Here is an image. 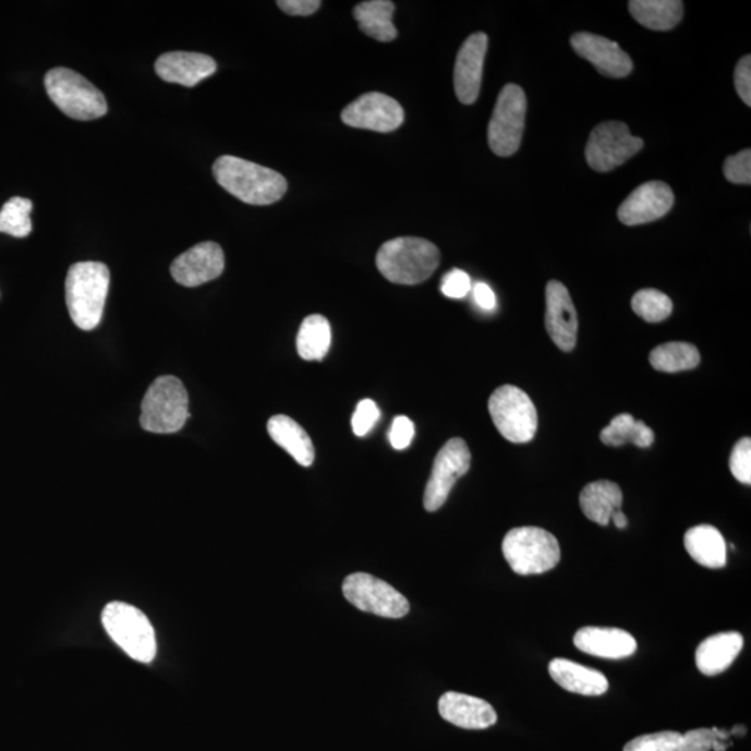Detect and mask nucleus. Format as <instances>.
<instances>
[{"instance_id": "obj_1", "label": "nucleus", "mask_w": 751, "mask_h": 751, "mask_svg": "<svg viewBox=\"0 0 751 751\" xmlns=\"http://www.w3.org/2000/svg\"><path fill=\"white\" fill-rule=\"evenodd\" d=\"M214 175L227 193L250 205L275 204L289 189L287 180L276 170L230 155L216 160Z\"/></svg>"}, {"instance_id": "obj_2", "label": "nucleus", "mask_w": 751, "mask_h": 751, "mask_svg": "<svg viewBox=\"0 0 751 751\" xmlns=\"http://www.w3.org/2000/svg\"><path fill=\"white\" fill-rule=\"evenodd\" d=\"M110 284L109 267L100 262H78L65 277V304L78 329H97L102 320Z\"/></svg>"}, {"instance_id": "obj_3", "label": "nucleus", "mask_w": 751, "mask_h": 751, "mask_svg": "<svg viewBox=\"0 0 751 751\" xmlns=\"http://www.w3.org/2000/svg\"><path fill=\"white\" fill-rule=\"evenodd\" d=\"M440 259V251L431 241L417 237H400L381 245L377 252L376 265L391 283L415 286L435 274Z\"/></svg>"}, {"instance_id": "obj_4", "label": "nucleus", "mask_w": 751, "mask_h": 751, "mask_svg": "<svg viewBox=\"0 0 751 751\" xmlns=\"http://www.w3.org/2000/svg\"><path fill=\"white\" fill-rule=\"evenodd\" d=\"M190 417L189 392L174 376L158 377L141 405V426L155 435H171L184 427Z\"/></svg>"}, {"instance_id": "obj_5", "label": "nucleus", "mask_w": 751, "mask_h": 751, "mask_svg": "<svg viewBox=\"0 0 751 751\" xmlns=\"http://www.w3.org/2000/svg\"><path fill=\"white\" fill-rule=\"evenodd\" d=\"M502 554L512 571L522 577L552 571L561 559L557 537L534 526L511 529L504 537Z\"/></svg>"}, {"instance_id": "obj_6", "label": "nucleus", "mask_w": 751, "mask_h": 751, "mask_svg": "<svg viewBox=\"0 0 751 751\" xmlns=\"http://www.w3.org/2000/svg\"><path fill=\"white\" fill-rule=\"evenodd\" d=\"M48 97L69 118L95 120L108 113L105 95L82 74L65 68L49 70L45 75Z\"/></svg>"}, {"instance_id": "obj_7", "label": "nucleus", "mask_w": 751, "mask_h": 751, "mask_svg": "<svg viewBox=\"0 0 751 751\" xmlns=\"http://www.w3.org/2000/svg\"><path fill=\"white\" fill-rule=\"evenodd\" d=\"M102 623L113 642L135 662L148 664L156 655V637L153 623L138 608L114 602L102 613Z\"/></svg>"}, {"instance_id": "obj_8", "label": "nucleus", "mask_w": 751, "mask_h": 751, "mask_svg": "<svg viewBox=\"0 0 751 751\" xmlns=\"http://www.w3.org/2000/svg\"><path fill=\"white\" fill-rule=\"evenodd\" d=\"M488 412L506 440L525 445L536 436V407L521 388L511 385L498 387L488 400Z\"/></svg>"}, {"instance_id": "obj_9", "label": "nucleus", "mask_w": 751, "mask_h": 751, "mask_svg": "<svg viewBox=\"0 0 751 751\" xmlns=\"http://www.w3.org/2000/svg\"><path fill=\"white\" fill-rule=\"evenodd\" d=\"M526 95L517 84H507L498 95L496 108L488 123V145L497 156H511L522 143L525 130Z\"/></svg>"}, {"instance_id": "obj_10", "label": "nucleus", "mask_w": 751, "mask_h": 751, "mask_svg": "<svg viewBox=\"0 0 751 751\" xmlns=\"http://www.w3.org/2000/svg\"><path fill=\"white\" fill-rule=\"evenodd\" d=\"M342 593L352 606L377 617L398 619L410 613V602L379 578L370 573H352L342 583Z\"/></svg>"}, {"instance_id": "obj_11", "label": "nucleus", "mask_w": 751, "mask_h": 751, "mask_svg": "<svg viewBox=\"0 0 751 751\" xmlns=\"http://www.w3.org/2000/svg\"><path fill=\"white\" fill-rule=\"evenodd\" d=\"M643 146V140L633 137L627 124L606 122L592 131L584 154L590 168L607 173L633 158Z\"/></svg>"}, {"instance_id": "obj_12", "label": "nucleus", "mask_w": 751, "mask_h": 751, "mask_svg": "<svg viewBox=\"0 0 751 751\" xmlns=\"http://www.w3.org/2000/svg\"><path fill=\"white\" fill-rule=\"evenodd\" d=\"M472 456L465 440L451 438L438 451L428 479L423 506L427 512H436L445 506L458 479L471 469Z\"/></svg>"}, {"instance_id": "obj_13", "label": "nucleus", "mask_w": 751, "mask_h": 751, "mask_svg": "<svg viewBox=\"0 0 751 751\" xmlns=\"http://www.w3.org/2000/svg\"><path fill=\"white\" fill-rule=\"evenodd\" d=\"M405 113L395 98L380 93L361 95L341 113L342 123L350 128L391 133L404 123Z\"/></svg>"}, {"instance_id": "obj_14", "label": "nucleus", "mask_w": 751, "mask_h": 751, "mask_svg": "<svg viewBox=\"0 0 751 751\" xmlns=\"http://www.w3.org/2000/svg\"><path fill=\"white\" fill-rule=\"evenodd\" d=\"M675 203L674 191L663 181H649L639 185L618 209V219L625 226H640L664 218Z\"/></svg>"}, {"instance_id": "obj_15", "label": "nucleus", "mask_w": 751, "mask_h": 751, "mask_svg": "<svg viewBox=\"0 0 751 751\" xmlns=\"http://www.w3.org/2000/svg\"><path fill=\"white\" fill-rule=\"evenodd\" d=\"M546 329L554 344L564 352H571L577 346L579 319L577 307L566 286L557 280L546 287Z\"/></svg>"}, {"instance_id": "obj_16", "label": "nucleus", "mask_w": 751, "mask_h": 751, "mask_svg": "<svg viewBox=\"0 0 751 751\" xmlns=\"http://www.w3.org/2000/svg\"><path fill=\"white\" fill-rule=\"evenodd\" d=\"M225 270L221 246L211 241L185 251L170 266L171 277L184 287H198L218 279Z\"/></svg>"}, {"instance_id": "obj_17", "label": "nucleus", "mask_w": 751, "mask_h": 751, "mask_svg": "<svg viewBox=\"0 0 751 751\" xmlns=\"http://www.w3.org/2000/svg\"><path fill=\"white\" fill-rule=\"evenodd\" d=\"M487 47V35L476 33L463 43L458 52L456 70H453V87H456L458 99L463 105L475 104L481 94Z\"/></svg>"}, {"instance_id": "obj_18", "label": "nucleus", "mask_w": 751, "mask_h": 751, "mask_svg": "<svg viewBox=\"0 0 751 751\" xmlns=\"http://www.w3.org/2000/svg\"><path fill=\"white\" fill-rule=\"evenodd\" d=\"M571 45L574 52L592 63L599 74L623 78L632 73V59L611 39L596 34L578 33L571 38Z\"/></svg>"}, {"instance_id": "obj_19", "label": "nucleus", "mask_w": 751, "mask_h": 751, "mask_svg": "<svg viewBox=\"0 0 751 751\" xmlns=\"http://www.w3.org/2000/svg\"><path fill=\"white\" fill-rule=\"evenodd\" d=\"M155 70L166 83L195 87L214 75L218 64L204 53L169 52L156 60Z\"/></svg>"}, {"instance_id": "obj_20", "label": "nucleus", "mask_w": 751, "mask_h": 751, "mask_svg": "<svg viewBox=\"0 0 751 751\" xmlns=\"http://www.w3.org/2000/svg\"><path fill=\"white\" fill-rule=\"evenodd\" d=\"M438 713L456 727L487 729L497 723V713L486 700L473 695L447 692L438 700Z\"/></svg>"}, {"instance_id": "obj_21", "label": "nucleus", "mask_w": 751, "mask_h": 751, "mask_svg": "<svg viewBox=\"0 0 751 751\" xmlns=\"http://www.w3.org/2000/svg\"><path fill=\"white\" fill-rule=\"evenodd\" d=\"M574 646L582 653L608 659L628 658L637 653V639L618 628L586 627L573 638Z\"/></svg>"}, {"instance_id": "obj_22", "label": "nucleus", "mask_w": 751, "mask_h": 751, "mask_svg": "<svg viewBox=\"0 0 751 751\" xmlns=\"http://www.w3.org/2000/svg\"><path fill=\"white\" fill-rule=\"evenodd\" d=\"M744 639L739 632H720L700 643L695 665L705 677L725 673L742 652Z\"/></svg>"}, {"instance_id": "obj_23", "label": "nucleus", "mask_w": 751, "mask_h": 751, "mask_svg": "<svg viewBox=\"0 0 751 751\" xmlns=\"http://www.w3.org/2000/svg\"><path fill=\"white\" fill-rule=\"evenodd\" d=\"M549 677L568 692L582 695L607 693L608 680L599 670L584 667L567 658L553 659L548 665Z\"/></svg>"}, {"instance_id": "obj_24", "label": "nucleus", "mask_w": 751, "mask_h": 751, "mask_svg": "<svg viewBox=\"0 0 751 751\" xmlns=\"http://www.w3.org/2000/svg\"><path fill=\"white\" fill-rule=\"evenodd\" d=\"M271 440L290 453L301 467L310 468L315 461V447L304 427L290 416L276 415L267 422Z\"/></svg>"}, {"instance_id": "obj_25", "label": "nucleus", "mask_w": 751, "mask_h": 751, "mask_svg": "<svg viewBox=\"0 0 751 751\" xmlns=\"http://www.w3.org/2000/svg\"><path fill=\"white\" fill-rule=\"evenodd\" d=\"M622 502L621 487L609 481L589 483L579 496L584 516L599 526H607L611 522L613 513L621 509Z\"/></svg>"}, {"instance_id": "obj_26", "label": "nucleus", "mask_w": 751, "mask_h": 751, "mask_svg": "<svg viewBox=\"0 0 751 751\" xmlns=\"http://www.w3.org/2000/svg\"><path fill=\"white\" fill-rule=\"evenodd\" d=\"M685 548L699 566L710 569L727 566V543L717 528L699 525L689 529L685 534Z\"/></svg>"}, {"instance_id": "obj_27", "label": "nucleus", "mask_w": 751, "mask_h": 751, "mask_svg": "<svg viewBox=\"0 0 751 751\" xmlns=\"http://www.w3.org/2000/svg\"><path fill=\"white\" fill-rule=\"evenodd\" d=\"M396 4L390 0H370L362 2L354 9V17L360 24L361 32L367 37L380 43H391L397 38L398 32L392 16Z\"/></svg>"}, {"instance_id": "obj_28", "label": "nucleus", "mask_w": 751, "mask_h": 751, "mask_svg": "<svg viewBox=\"0 0 751 751\" xmlns=\"http://www.w3.org/2000/svg\"><path fill=\"white\" fill-rule=\"evenodd\" d=\"M629 12L643 27L669 32L682 20L683 3L680 0H632Z\"/></svg>"}, {"instance_id": "obj_29", "label": "nucleus", "mask_w": 751, "mask_h": 751, "mask_svg": "<svg viewBox=\"0 0 751 751\" xmlns=\"http://www.w3.org/2000/svg\"><path fill=\"white\" fill-rule=\"evenodd\" d=\"M654 432L646 423L637 421L630 413L615 416L607 427L599 433V440L609 447L630 445L647 448L654 443Z\"/></svg>"}, {"instance_id": "obj_30", "label": "nucleus", "mask_w": 751, "mask_h": 751, "mask_svg": "<svg viewBox=\"0 0 751 751\" xmlns=\"http://www.w3.org/2000/svg\"><path fill=\"white\" fill-rule=\"evenodd\" d=\"M331 346V327L322 315L305 317L296 336V351L302 360L322 361Z\"/></svg>"}, {"instance_id": "obj_31", "label": "nucleus", "mask_w": 751, "mask_h": 751, "mask_svg": "<svg viewBox=\"0 0 751 751\" xmlns=\"http://www.w3.org/2000/svg\"><path fill=\"white\" fill-rule=\"evenodd\" d=\"M650 364L655 371L664 373L690 371L700 364V352L698 347L689 342H667L654 348L650 354Z\"/></svg>"}, {"instance_id": "obj_32", "label": "nucleus", "mask_w": 751, "mask_h": 751, "mask_svg": "<svg viewBox=\"0 0 751 751\" xmlns=\"http://www.w3.org/2000/svg\"><path fill=\"white\" fill-rule=\"evenodd\" d=\"M33 210V203L22 196H14L3 205L0 210V233L24 239L32 234L33 223L29 214Z\"/></svg>"}, {"instance_id": "obj_33", "label": "nucleus", "mask_w": 751, "mask_h": 751, "mask_svg": "<svg viewBox=\"0 0 751 751\" xmlns=\"http://www.w3.org/2000/svg\"><path fill=\"white\" fill-rule=\"evenodd\" d=\"M632 310L634 314L642 317L649 324H659L668 319L673 314L674 305L667 294L664 292L646 289L640 290L632 299Z\"/></svg>"}, {"instance_id": "obj_34", "label": "nucleus", "mask_w": 751, "mask_h": 751, "mask_svg": "<svg viewBox=\"0 0 751 751\" xmlns=\"http://www.w3.org/2000/svg\"><path fill=\"white\" fill-rule=\"evenodd\" d=\"M623 751H683L682 734L664 730L638 736L625 744Z\"/></svg>"}, {"instance_id": "obj_35", "label": "nucleus", "mask_w": 751, "mask_h": 751, "mask_svg": "<svg viewBox=\"0 0 751 751\" xmlns=\"http://www.w3.org/2000/svg\"><path fill=\"white\" fill-rule=\"evenodd\" d=\"M682 738L683 751H724L728 748L724 743L728 735L717 728L689 730Z\"/></svg>"}, {"instance_id": "obj_36", "label": "nucleus", "mask_w": 751, "mask_h": 751, "mask_svg": "<svg viewBox=\"0 0 751 751\" xmlns=\"http://www.w3.org/2000/svg\"><path fill=\"white\" fill-rule=\"evenodd\" d=\"M730 472H732L736 481L743 483V485H751V440L750 437H744L738 441L730 453L729 460Z\"/></svg>"}, {"instance_id": "obj_37", "label": "nucleus", "mask_w": 751, "mask_h": 751, "mask_svg": "<svg viewBox=\"0 0 751 751\" xmlns=\"http://www.w3.org/2000/svg\"><path fill=\"white\" fill-rule=\"evenodd\" d=\"M725 179L732 184L750 185L751 183V153L743 149L742 153L729 156L724 163Z\"/></svg>"}, {"instance_id": "obj_38", "label": "nucleus", "mask_w": 751, "mask_h": 751, "mask_svg": "<svg viewBox=\"0 0 751 751\" xmlns=\"http://www.w3.org/2000/svg\"><path fill=\"white\" fill-rule=\"evenodd\" d=\"M380 411L377 408L376 402L372 400H362L360 404L356 405L354 415H352V431H354L355 436L364 437L375 427L376 423L379 422Z\"/></svg>"}, {"instance_id": "obj_39", "label": "nucleus", "mask_w": 751, "mask_h": 751, "mask_svg": "<svg viewBox=\"0 0 751 751\" xmlns=\"http://www.w3.org/2000/svg\"><path fill=\"white\" fill-rule=\"evenodd\" d=\"M440 289L448 299L461 300L472 289L471 277L461 269H452L443 277Z\"/></svg>"}, {"instance_id": "obj_40", "label": "nucleus", "mask_w": 751, "mask_h": 751, "mask_svg": "<svg viewBox=\"0 0 751 751\" xmlns=\"http://www.w3.org/2000/svg\"><path fill=\"white\" fill-rule=\"evenodd\" d=\"M413 436H415V425H413L410 417L397 416L392 421L390 435H388L392 448L400 451L405 450V448L411 446Z\"/></svg>"}, {"instance_id": "obj_41", "label": "nucleus", "mask_w": 751, "mask_h": 751, "mask_svg": "<svg viewBox=\"0 0 751 751\" xmlns=\"http://www.w3.org/2000/svg\"><path fill=\"white\" fill-rule=\"evenodd\" d=\"M735 87L743 102L751 106V57L746 54L735 69Z\"/></svg>"}, {"instance_id": "obj_42", "label": "nucleus", "mask_w": 751, "mask_h": 751, "mask_svg": "<svg viewBox=\"0 0 751 751\" xmlns=\"http://www.w3.org/2000/svg\"><path fill=\"white\" fill-rule=\"evenodd\" d=\"M277 7L290 16H311L319 10V0H279Z\"/></svg>"}, {"instance_id": "obj_43", "label": "nucleus", "mask_w": 751, "mask_h": 751, "mask_svg": "<svg viewBox=\"0 0 751 751\" xmlns=\"http://www.w3.org/2000/svg\"><path fill=\"white\" fill-rule=\"evenodd\" d=\"M473 299H475L477 306L483 311L490 312L496 310V294H494L492 287L486 283H476L473 287Z\"/></svg>"}, {"instance_id": "obj_44", "label": "nucleus", "mask_w": 751, "mask_h": 751, "mask_svg": "<svg viewBox=\"0 0 751 751\" xmlns=\"http://www.w3.org/2000/svg\"><path fill=\"white\" fill-rule=\"evenodd\" d=\"M611 521L618 529H625L628 526V518L625 516L621 509H618V511L613 513Z\"/></svg>"}]
</instances>
